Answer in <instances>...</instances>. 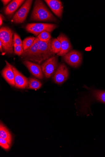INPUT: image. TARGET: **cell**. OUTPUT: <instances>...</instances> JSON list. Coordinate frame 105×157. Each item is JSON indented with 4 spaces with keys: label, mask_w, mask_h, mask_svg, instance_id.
Here are the masks:
<instances>
[{
    "label": "cell",
    "mask_w": 105,
    "mask_h": 157,
    "mask_svg": "<svg viewBox=\"0 0 105 157\" xmlns=\"http://www.w3.org/2000/svg\"><path fill=\"white\" fill-rule=\"evenodd\" d=\"M31 19L41 22H57V20L43 2L35 1L32 12Z\"/></svg>",
    "instance_id": "1"
},
{
    "label": "cell",
    "mask_w": 105,
    "mask_h": 157,
    "mask_svg": "<svg viewBox=\"0 0 105 157\" xmlns=\"http://www.w3.org/2000/svg\"><path fill=\"white\" fill-rule=\"evenodd\" d=\"M14 33L11 28L3 26L0 29V42L2 43L4 53L11 54L13 53Z\"/></svg>",
    "instance_id": "2"
},
{
    "label": "cell",
    "mask_w": 105,
    "mask_h": 157,
    "mask_svg": "<svg viewBox=\"0 0 105 157\" xmlns=\"http://www.w3.org/2000/svg\"><path fill=\"white\" fill-rule=\"evenodd\" d=\"M58 26L55 24L44 23H29L26 25L25 29L28 32L38 36L41 33L52 32Z\"/></svg>",
    "instance_id": "3"
},
{
    "label": "cell",
    "mask_w": 105,
    "mask_h": 157,
    "mask_svg": "<svg viewBox=\"0 0 105 157\" xmlns=\"http://www.w3.org/2000/svg\"><path fill=\"white\" fill-rule=\"evenodd\" d=\"M21 56V58L24 60L31 61L39 65L42 64L36 37L33 44L24 50Z\"/></svg>",
    "instance_id": "4"
},
{
    "label": "cell",
    "mask_w": 105,
    "mask_h": 157,
    "mask_svg": "<svg viewBox=\"0 0 105 157\" xmlns=\"http://www.w3.org/2000/svg\"><path fill=\"white\" fill-rule=\"evenodd\" d=\"M58 56H54L43 62L41 65L44 76L49 78L53 76L59 65Z\"/></svg>",
    "instance_id": "5"
},
{
    "label": "cell",
    "mask_w": 105,
    "mask_h": 157,
    "mask_svg": "<svg viewBox=\"0 0 105 157\" xmlns=\"http://www.w3.org/2000/svg\"><path fill=\"white\" fill-rule=\"evenodd\" d=\"M36 39L38 46L39 51L42 63L55 55L51 48L52 39L47 41L40 40L37 37Z\"/></svg>",
    "instance_id": "6"
},
{
    "label": "cell",
    "mask_w": 105,
    "mask_h": 157,
    "mask_svg": "<svg viewBox=\"0 0 105 157\" xmlns=\"http://www.w3.org/2000/svg\"><path fill=\"white\" fill-rule=\"evenodd\" d=\"M64 61L71 66L77 68L82 62V55L79 51L72 50L63 56Z\"/></svg>",
    "instance_id": "7"
},
{
    "label": "cell",
    "mask_w": 105,
    "mask_h": 157,
    "mask_svg": "<svg viewBox=\"0 0 105 157\" xmlns=\"http://www.w3.org/2000/svg\"><path fill=\"white\" fill-rule=\"evenodd\" d=\"M32 0H26L13 17L12 21L16 24L22 23L25 20L32 2Z\"/></svg>",
    "instance_id": "8"
},
{
    "label": "cell",
    "mask_w": 105,
    "mask_h": 157,
    "mask_svg": "<svg viewBox=\"0 0 105 157\" xmlns=\"http://www.w3.org/2000/svg\"><path fill=\"white\" fill-rule=\"evenodd\" d=\"M68 70L64 63L60 64L53 77V80L55 83L60 85L63 83L68 78Z\"/></svg>",
    "instance_id": "9"
},
{
    "label": "cell",
    "mask_w": 105,
    "mask_h": 157,
    "mask_svg": "<svg viewBox=\"0 0 105 157\" xmlns=\"http://www.w3.org/2000/svg\"><path fill=\"white\" fill-rule=\"evenodd\" d=\"M12 69L14 75L15 87L19 89H25L28 88L29 81L28 79L13 66Z\"/></svg>",
    "instance_id": "10"
},
{
    "label": "cell",
    "mask_w": 105,
    "mask_h": 157,
    "mask_svg": "<svg viewBox=\"0 0 105 157\" xmlns=\"http://www.w3.org/2000/svg\"><path fill=\"white\" fill-rule=\"evenodd\" d=\"M22 63L34 76L40 80L43 78L44 75L40 65L26 60H24Z\"/></svg>",
    "instance_id": "11"
},
{
    "label": "cell",
    "mask_w": 105,
    "mask_h": 157,
    "mask_svg": "<svg viewBox=\"0 0 105 157\" xmlns=\"http://www.w3.org/2000/svg\"><path fill=\"white\" fill-rule=\"evenodd\" d=\"M57 38L61 44V51L57 56H63L72 50V46L69 38L63 33L60 34Z\"/></svg>",
    "instance_id": "12"
},
{
    "label": "cell",
    "mask_w": 105,
    "mask_h": 157,
    "mask_svg": "<svg viewBox=\"0 0 105 157\" xmlns=\"http://www.w3.org/2000/svg\"><path fill=\"white\" fill-rule=\"evenodd\" d=\"M6 65L1 71L2 77L11 86L15 87L14 75L12 69L13 66L5 61Z\"/></svg>",
    "instance_id": "13"
},
{
    "label": "cell",
    "mask_w": 105,
    "mask_h": 157,
    "mask_svg": "<svg viewBox=\"0 0 105 157\" xmlns=\"http://www.w3.org/2000/svg\"><path fill=\"white\" fill-rule=\"evenodd\" d=\"M44 1L55 15L59 18L61 19L63 10L62 2L59 0H45Z\"/></svg>",
    "instance_id": "14"
},
{
    "label": "cell",
    "mask_w": 105,
    "mask_h": 157,
    "mask_svg": "<svg viewBox=\"0 0 105 157\" xmlns=\"http://www.w3.org/2000/svg\"><path fill=\"white\" fill-rule=\"evenodd\" d=\"M24 0H13L5 8L4 12L6 15H11L25 2Z\"/></svg>",
    "instance_id": "15"
},
{
    "label": "cell",
    "mask_w": 105,
    "mask_h": 157,
    "mask_svg": "<svg viewBox=\"0 0 105 157\" xmlns=\"http://www.w3.org/2000/svg\"><path fill=\"white\" fill-rule=\"evenodd\" d=\"M0 137L6 140L10 146L12 140V136L6 127L1 122L0 124Z\"/></svg>",
    "instance_id": "16"
},
{
    "label": "cell",
    "mask_w": 105,
    "mask_h": 157,
    "mask_svg": "<svg viewBox=\"0 0 105 157\" xmlns=\"http://www.w3.org/2000/svg\"><path fill=\"white\" fill-rule=\"evenodd\" d=\"M42 83L38 79L30 78L29 79L28 86V88L30 89L37 90L41 88Z\"/></svg>",
    "instance_id": "17"
},
{
    "label": "cell",
    "mask_w": 105,
    "mask_h": 157,
    "mask_svg": "<svg viewBox=\"0 0 105 157\" xmlns=\"http://www.w3.org/2000/svg\"><path fill=\"white\" fill-rule=\"evenodd\" d=\"M92 93L96 100L105 104V91L94 90Z\"/></svg>",
    "instance_id": "18"
},
{
    "label": "cell",
    "mask_w": 105,
    "mask_h": 157,
    "mask_svg": "<svg viewBox=\"0 0 105 157\" xmlns=\"http://www.w3.org/2000/svg\"><path fill=\"white\" fill-rule=\"evenodd\" d=\"M51 48L55 54H57L61 50V43L57 38H52Z\"/></svg>",
    "instance_id": "19"
},
{
    "label": "cell",
    "mask_w": 105,
    "mask_h": 157,
    "mask_svg": "<svg viewBox=\"0 0 105 157\" xmlns=\"http://www.w3.org/2000/svg\"><path fill=\"white\" fill-rule=\"evenodd\" d=\"M36 37L30 36L25 38L22 41L24 50H26L30 47L33 44Z\"/></svg>",
    "instance_id": "20"
},
{
    "label": "cell",
    "mask_w": 105,
    "mask_h": 157,
    "mask_svg": "<svg viewBox=\"0 0 105 157\" xmlns=\"http://www.w3.org/2000/svg\"><path fill=\"white\" fill-rule=\"evenodd\" d=\"M37 37L40 40L43 41H47L52 38L50 33L47 32L41 33Z\"/></svg>",
    "instance_id": "21"
},
{
    "label": "cell",
    "mask_w": 105,
    "mask_h": 157,
    "mask_svg": "<svg viewBox=\"0 0 105 157\" xmlns=\"http://www.w3.org/2000/svg\"><path fill=\"white\" fill-rule=\"evenodd\" d=\"M14 53L18 56H21L24 51L23 45H14Z\"/></svg>",
    "instance_id": "22"
},
{
    "label": "cell",
    "mask_w": 105,
    "mask_h": 157,
    "mask_svg": "<svg viewBox=\"0 0 105 157\" xmlns=\"http://www.w3.org/2000/svg\"><path fill=\"white\" fill-rule=\"evenodd\" d=\"M14 45H23L22 41L18 35L14 33L13 35Z\"/></svg>",
    "instance_id": "23"
},
{
    "label": "cell",
    "mask_w": 105,
    "mask_h": 157,
    "mask_svg": "<svg viewBox=\"0 0 105 157\" xmlns=\"http://www.w3.org/2000/svg\"><path fill=\"white\" fill-rule=\"evenodd\" d=\"M0 146L6 151L8 150L10 147L7 141L1 137H0Z\"/></svg>",
    "instance_id": "24"
},
{
    "label": "cell",
    "mask_w": 105,
    "mask_h": 157,
    "mask_svg": "<svg viewBox=\"0 0 105 157\" xmlns=\"http://www.w3.org/2000/svg\"><path fill=\"white\" fill-rule=\"evenodd\" d=\"M4 6H6L11 1L10 0H2L1 1Z\"/></svg>",
    "instance_id": "25"
},
{
    "label": "cell",
    "mask_w": 105,
    "mask_h": 157,
    "mask_svg": "<svg viewBox=\"0 0 105 157\" xmlns=\"http://www.w3.org/2000/svg\"><path fill=\"white\" fill-rule=\"evenodd\" d=\"M5 18L2 15L1 13V15H0V25L1 26L3 24V21L4 20Z\"/></svg>",
    "instance_id": "26"
},
{
    "label": "cell",
    "mask_w": 105,
    "mask_h": 157,
    "mask_svg": "<svg viewBox=\"0 0 105 157\" xmlns=\"http://www.w3.org/2000/svg\"><path fill=\"white\" fill-rule=\"evenodd\" d=\"M0 51L2 53L4 52L2 49V43L1 42H0Z\"/></svg>",
    "instance_id": "27"
}]
</instances>
